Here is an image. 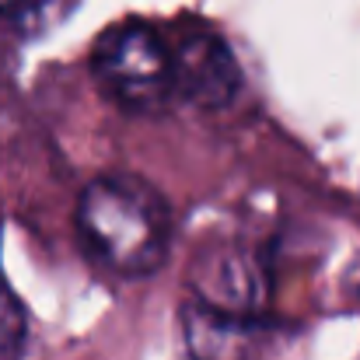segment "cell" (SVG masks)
<instances>
[{
	"mask_svg": "<svg viewBox=\"0 0 360 360\" xmlns=\"http://www.w3.org/2000/svg\"><path fill=\"white\" fill-rule=\"evenodd\" d=\"M259 333V315L224 311L196 297L182 304V336L193 360H248Z\"/></svg>",
	"mask_w": 360,
	"mask_h": 360,
	"instance_id": "cell-4",
	"label": "cell"
},
{
	"mask_svg": "<svg viewBox=\"0 0 360 360\" xmlns=\"http://www.w3.org/2000/svg\"><path fill=\"white\" fill-rule=\"evenodd\" d=\"M262 269L238 248H214L193 273V297L224 311L259 315L262 311Z\"/></svg>",
	"mask_w": 360,
	"mask_h": 360,
	"instance_id": "cell-5",
	"label": "cell"
},
{
	"mask_svg": "<svg viewBox=\"0 0 360 360\" xmlns=\"http://www.w3.org/2000/svg\"><path fill=\"white\" fill-rule=\"evenodd\" d=\"M77 231L88 252L112 273L150 276L168 259L172 217L143 179L102 175L77 200Z\"/></svg>",
	"mask_w": 360,
	"mask_h": 360,
	"instance_id": "cell-1",
	"label": "cell"
},
{
	"mask_svg": "<svg viewBox=\"0 0 360 360\" xmlns=\"http://www.w3.org/2000/svg\"><path fill=\"white\" fill-rule=\"evenodd\" d=\"M172 53V88L196 105H228L241 88L238 63L228 42L214 32H186Z\"/></svg>",
	"mask_w": 360,
	"mask_h": 360,
	"instance_id": "cell-3",
	"label": "cell"
},
{
	"mask_svg": "<svg viewBox=\"0 0 360 360\" xmlns=\"http://www.w3.org/2000/svg\"><path fill=\"white\" fill-rule=\"evenodd\" d=\"M91 67L102 91L122 109L150 112L175 95L168 42L143 21H122L109 28L95 42Z\"/></svg>",
	"mask_w": 360,
	"mask_h": 360,
	"instance_id": "cell-2",
	"label": "cell"
},
{
	"mask_svg": "<svg viewBox=\"0 0 360 360\" xmlns=\"http://www.w3.org/2000/svg\"><path fill=\"white\" fill-rule=\"evenodd\" d=\"M25 336H28L25 308L14 297V290L4 280V269H0V357H7V360L18 357L25 350Z\"/></svg>",
	"mask_w": 360,
	"mask_h": 360,
	"instance_id": "cell-7",
	"label": "cell"
},
{
	"mask_svg": "<svg viewBox=\"0 0 360 360\" xmlns=\"http://www.w3.org/2000/svg\"><path fill=\"white\" fill-rule=\"evenodd\" d=\"M77 0H0V18L21 32H42L70 14Z\"/></svg>",
	"mask_w": 360,
	"mask_h": 360,
	"instance_id": "cell-6",
	"label": "cell"
}]
</instances>
